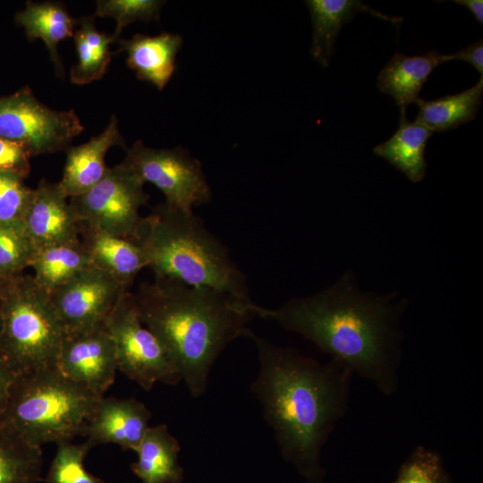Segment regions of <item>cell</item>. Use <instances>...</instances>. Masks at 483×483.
Wrapping results in <instances>:
<instances>
[{
	"label": "cell",
	"mask_w": 483,
	"mask_h": 483,
	"mask_svg": "<svg viewBox=\"0 0 483 483\" xmlns=\"http://www.w3.org/2000/svg\"><path fill=\"white\" fill-rule=\"evenodd\" d=\"M394 298L361 291L347 271L313 295L292 298L276 309L258 305V317L300 335L389 396L400 386L399 324L406 308L405 300Z\"/></svg>",
	"instance_id": "1"
},
{
	"label": "cell",
	"mask_w": 483,
	"mask_h": 483,
	"mask_svg": "<svg viewBox=\"0 0 483 483\" xmlns=\"http://www.w3.org/2000/svg\"><path fill=\"white\" fill-rule=\"evenodd\" d=\"M258 372L250 385L284 459L308 483H323L321 452L349 408L353 373L341 362L322 363L253 331Z\"/></svg>",
	"instance_id": "2"
},
{
	"label": "cell",
	"mask_w": 483,
	"mask_h": 483,
	"mask_svg": "<svg viewBox=\"0 0 483 483\" xmlns=\"http://www.w3.org/2000/svg\"><path fill=\"white\" fill-rule=\"evenodd\" d=\"M142 324L178 367L191 396L203 395L211 369L230 343L252 331L258 305L217 290L154 278L133 293Z\"/></svg>",
	"instance_id": "3"
},
{
	"label": "cell",
	"mask_w": 483,
	"mask_h": 483,
	"mask_svg": "<svg viewBox=\"0 0 483 483\" xmlns=\"http://www.w3.org/2000/svg\"><path fill=\"white\" fill-rule=\"evenodd\" d=\"M133 242L142 249L154 278L251 300L247 276L193 212L157 204L142 216Z\"/></svg>",
	"instance_id": "4"
},
{
	"label": "cell",
	"mask_w": 483,
	"mask_h": 483,
	"mask_svg": "<svg viewBox=\"0 0 483 483\" xmlns=\"http://www.w3.org/2000/svg\"><path fill=\"white\" fill-rule=\"evenodd\" d=\"M100 397L57 367L17 374L0 423L34 446L72 441Z\"/></svg>",
	"instance_id": "5"
},
{
	"label": "cell",
	"mask_w": 483,
	"mask_h": 483,
	"mask_svg": "<svg viewBox=\"0 0 483 483\" xmlns=\"http://www.w3.org/2000/svg\"><path fill=\"white\" fill-rule=\"evenodd\" d=\"M0 301V355L15 373L56 367L66 330L49 293L21 274Z\"/></svg>",
	"instance_id": "6"
},
{
	"label": "cell",
	"mask_w": 483,
	"mask_h": 483,
	"mask_svg": "<svg viewBox=\"0 0 483 483\" xmlns=\"http://www.w3.org/2000/svg\"><path fill=\"white\" fill-rule=\"evenodd\" d=\"M104 326L114 343L118 370L144 390L157 382L176 386L182 380L165 348L140 321L133 293L121 296Z\"/></svg>",
	"instance_id": "7"
},
{
	"label": "cell",
	"mask_w": 483,
	"mask_h": 483,
	"mask_svg": "<svg viewBox=\"0 0 483 483\" xmlns=\"http://www.w3.org/2000/svg\"><path fill=\"white\" fill-rule=\"evenodd\" d=\"M80 230H92L134 241L149 195L144 182L123 163L108 167L87 192L69 199Z\"/></svg>",
	"instance_id": "8"
},
{
	"label": "cell",
	"mask_w": 483,
	"mask_h": 483,
	"mask_svg": "<svg viewBox=\"0 0 483 483\" xmlns=\"http://www.w3.org/2000/svg\"><path fill=\"white\" fill-rule=\"evenodd\" d=\"M83 129L73 109L49 108L29 87L0 96V137L19 143L30 157L65 151Z\"/></svg>",
	"instance_id": "9"
},
{
	"label": "cell",
	"mask_w": 483,
	"mask_h": 483,
	"mask_svg": "<svg viewBox=\"0 0 483 483\" xmlns=\"http://www.w3.org/2000/svg\"><path fill=\"white\" fill-rule=\"evenodd\" d=\"M122 162L145 182L157 187L165 196L164 203L185 212L211 199L200 162L181 147L152 148L137 140Z\"/></svg>",
	"instance_id": "10"
},
{
	"label": "cell",
	"mask_w": 483,
	"mask_h": 483,
	"mask_svg": "<svg viewBox=\"0 0 483 483\" xmlns=\"http://www.w3.org/2000/svg\"><path fill=\"white\" fill-rule=\"evenodd\" d=\"M127 291L106 273L90 267L49 295L66 335H73L103 326Z\"/></svg>",
	"instance_id": "11"
},
{
	"label": "cell",
	"mask_w": 483,
	"mask_h": 483,
	"mask_svg": "<svg viewBox=\"0 0 483 483\" xmlns=\"http://www.w3.org/2000/svg\"><path fill=\"white\" fill-rule=\"evenodd\" d=\"M56 367L72 380L103 396L118 370L114 343L105 326L66 335Z\"/></svg>",
	"instance_id": "12"
},
{
	"label": "cell",
	"mask_w": 483,
	"mask_h": 483,
	"mask_svg": "<svg viewBox=\"0 0 483 483\" xmlns=\"http://www.w3.org/2000/svg\"><path fill=\"white\" fill-rule=\"evenodd\" d=\"M58 182L42 179L33 189L22 227L35 248L74 242L80 229Z\"/></svg>",
	"instance_id": "13"
},
{
	"label": "cell",
	"mask_w": 483,
	"mask_h": 483,
	"mask_svg": "<svg viewBox=\"0 0 483 483\" xmlns=\"http://www.w3.org/2000/svg\"><path fill=\"white\" fill-rule=\"evenodd\" d=\"M151 412L135 398H99L87 422L83 436L94 446L115 444L124 451H134L149 428Z\"/></svg>",
	"instance_id": "14"
},
{
	"label": "cell",
	"mask_w": 483,
	"mask_h": 483,
	"mask_svg": "<svg viewBox=\"0 0 483 483\" xmlns=\"http://www.w3.org/2000/svg\"><path fill=\"white\" fill-rule=\"evenodd\" d=\"M114 146L127 148L115 115L111 116L100 134L86 143L69 147L65 150V164L58 184L68 199L87 192L101 181L108 168L106 165V155Z\"/></svg>",
	"instance_id": "15"
},
{
	"label": "cell",
	"mask_w": 483,
	"mask_h": 483,
	"mask_svg": "<svg viewBox=\"0 0 483 483\" xmlns=\"http://www.w3.org/2000/svg\"><path fill=\"white\" fill-rule=\"evenodd\" d=\"M117 42L119 49L115 54H127L126 64L136 72L137 78L163 90L175 71L182 37L169 32L157 36L136 34L129 39L119 38Z\"/></svg>",
	"instance_id": "16"
},
{
	"label": "cell",
	"mask_w": 483,
	"mask_h": 483,
	"mask_svg": "<svg viewBox=\"0 0 483 483\" xmlns=\"http://www.w3.org/2000/svg\"><path fill=\"white\" fill-rule=\"evenodd\" d=\"M305 4L313 30L310 55L325 68L330 64L338 33L358 13H367L394 24L402 21L373 10L360 0H307Z\"/></svg>",
	"instance_id": "17"
},
{
	"label": "cell",
	"mask_w": 483,
	"mask_h": 483,
	"mask_svg": "<svg viewBox=\"0 0 483 483\" xmlns=\"http://www.w3.org/2000/svg\"><path fill=\"white\" fill-rule=\"evenodd\" d=\"M80 236L92 267L127 290L139 272L148 267L142 249L131 240L92 230H80Z\"/></svg>",
	"instance_id": "18"
},
{
	"label": "cell",
	"mask_w": 483,
	"mask_h": 483,
	"mask_svg": "<svg viewBox=\"0 0 483 483\" xmlns=\"http://www.w3.org/2000/svg\"><path fill=\"white\" fill-rule=\"evenodd\" d=\"M445 62V55L434 50L420 55L396 53L377 76V88L390 95L401 109L416 103L431 72Z\"/></svg>",
	"instance_id": "19"
},
{
	"label": "cell",
	"mask_w": 483,
	"mask_h": 483,
	"mask_svg": "<svg viewBox=\"0 0 483 483\" xmlns=\"http://www.w3.org/2000/svg\"><path fill=\"white\" fill-rule=\"evenodd\" d=\"M181 446L165 424L148 428L135 453L132 472L142 483H181L184 471L179 462Z\"/></svg>",
	"instance_id": "20"
},
{
	"label": "cell",
	"mask_w": 483,
	"mask_h": 483,
	"mask_svg": "<svg viewBox=\"0 0 483 483\" xmlns=\"http://www.w3.org/2000/svg\"><path fill=\"white\" fill-rule=\"evenodd\" d=\"M15 22L24 29L29 40H43L55 72L63 78L64 71L57 46L60 41L73 37L78 21L60 2L28 1L25 8L16 13Z\"/></svg>",
	"instance_id": "21"
},
{
	"label": "cell",
	"mask_w": 483,
	"mask_h": 483,
	"mask_svg": "<svg viewBox=\"0 0 483 483\" xmlns=\"http://www.w3.org/2000/svg\"><path fill=\"white\" fill-rule=\"evenodd\" d=\"M405 111L400 110L399 127L394 135L377 145L373 152L404 174L411 182H419L425 177V149L434 132L416 121H408Z\"/></svg>",
	"instance_id": "22"
},
{
	"label": "cell",
	"mask_w": 483,
	"mask_h": 483,
	"mask_svg": "<svg viewBox=\"0 0 483 483\" xmlns=\"http://www.w3.org/2000/svg\"><path fill=\"white\" fill-rule=\"evenodd\" d=\"M90 267L81 240L38 249L30 264L35 283L49 294Z\"/></svg>",
	"instance_id": "23"
},
{
	"label": "cell",
	"mask_w": 483,
	"mask_h": 483,
	"mask_svg": "<svg viewBox=\"0 0 483 483\" xmlns=\"http://www.w3.org/2000/svg\"><path fill=\"white\" fill-rule=\"evenodd\" d=\"M483 95V76L468 89L453 95L423 100L419 98L416 122L433 132L445 131L472 121L481 106Z\"/></svg>",
	"instance_id": "24"
},
{
	"label": "cell",
	"mask_w": 483,
	"mask_h": 483,
	"mask_svg": "<svg viewBox=\"0 0 483 483\" xmlns=\"http://www.w3.org/2000/svg\"><path fill=\"white\" fill-rule=\"evenodd\" d=\"M78 26L73 35L78 58L70 80L72 84L84 85L104 76L111 61L110 45L115 39L96 28L94 15L80 17Z\"/></svg>",
	"instance_id": "25"
},
{
	"label": "cell",
	"mask_w": 483,
	"mask_h": 483,
	"mask_svg": "<svg viewBox=\"0 0 483 483\" xmlns=\"http://www.w3.org/2000/svg\"><path fill=\"white\" fill-rule=\"evenodd\" d=\"M42 468L41 447L0 423V483H38Z\"/></svg>",
	"instance_id": "26"
},
{
	"label": "cell",
	"mask_w": 483,
	"mask_h": 483,
	"mask_svg": "<svg viewBox=\"0 0 483 483\" xmlns=\"http://www.w3.org/2000/svg\"><path fill=\"white\" fill-rule=\"evenodd\" d=\"M55 454L44 479L45 483H106L88 471L84 461L95 447L86 440L81 444L63 441L56 444Z\"/></svg>",
	"instance_id": "27"
},
{
	"label": "cell",
	"mask_w": 483,
	"mask_h": 483,
	"mask_svg": "<svg viewBox=\"0 0 483 483\" xmlns=\"http://www.w3.org/2000/svg\"><path fill=\"white\" fill-rule=\"evenodd\" d=\"M393 483H453L438 451L417 445L401 464Z\"/></svg>",
	"instance_id": "28"
},
{
	"label": "cell",
	"mask_w": 483,
	"mask_h": 483,
	"mask_svg": "<svg viewBox=\"0 0 483 483\" xmlns=\"http://www.w3.org/2000/svg\"><path fill=\"white\" fill-rule=\"evenodd\" d=\"M165 1L158 0H98L94 16L111 17L116 21L113 34L119 39L123 29L136 21H158Z\"/></svg>",
	"instance_id": "29"
},
{
	"label": "cell",
	"mask_w": 483,
	"mask_h": 483,
	"mask_svg": "<svg viewBox=\"0 0 483 483\" xmlns=\"http://www.w3.org/2000/svg\"><path fill=\"white\" fill-rule=\"evenodd\" d=\"M36 248L23 227L0 223V270L11 275H21L30 267Z\"/></svg>",
	"instance_id": "30"
},
{
	"label": "cell",
	"mask_w": 483,
	"mask_h": 483,
	"mask_svg": "<svg viewBox=\"0 0 483 483\" xmlns=\"http://www.w3.org/2000/svg\"><path fill=\"white\" fill-rule=\"evenodd\" d=\"M32 193L23 177L0 172V223L22 227Z\"/></svg>",
	"instance_id": "31"
},
{
	"label": "cell",
	"mask_w": 483,
	"mask_h": 483,
	"mask_svg": "<svg viewBox=\"0 0 483 483\" xmlns=\"http://www.w3.org/2000/svg\"><path fill=\"white\" fill-rule=\"evenodd\" d=\"M30 157L21 145L0 137V172L13 173L25 179L30 171Z\"/></svg>",
	"instance_id": "32"
},
{
	"label": "cell",
	"mask_w": 483,
	"mask_h": 483,
	"mask_svg": "<svg viewBox=\"0 0 483 483\" xmlns=\"http://www.w3.org/2000/svg\"><path fill=\"white\" fill-rule=\"evenodd\" d=\"M445 62L451 60L464 61L470 64L483 76V40L479 39L460 51L445 55Z\"/></svg>",
	"instance_id": "33"
},
{
	"label": "cell",
	"mask_w": 483,
	"mask_h": 483,
	"mask_svg": "<svg viewBox=\"0 0 483 483\" xmlns=\"http://www.w3.org/2000/svg\"><path fill=\"white\" fill-rule=\"evenodd\" d=\"M17 374L0 355V417L3 415L10 395L12 386Z\"/></svg>",
	"instance_id": "34"
},
{
	"label": "cell",
	"mask_w": 483,
	"mask_h": 483,
	"mask_svg": "<svg viewBox=\"0 0 483 483\" xmlns=\"http://www.w3.org/2000/svg\"><path fill=\"white\" fill-rule=\"evenodd\" d=\"M455 4L466 6L473 14L477 21L483 24V1L482 0H453Z\"/></svg>",
	"instance_id": "35"
},
{
	"label": "cell",
	"mask_w": 483,
	"mask_h": 483,
	"mask_svg": "<svg viewBox=\"0 0 483 483\" xmlns=\"http://www.w3.org/2000/svg\"><path fill=\"white\" fill-rule=\"evenodd\" d=\"M18 275H11L0 270V297L6 292Z\"/></svg>",
	"instance_id": "36"
},
{
	"label": "cell",
	"mask_w": 483,
	"mask_h": 483,
	"mask_svg": "<svg viewBox=\"0 0 483 483\" xmlns=\"http://www.w3.org/2000/svg\"><path fill=\"white\" fill-rule=\"evenodd\" d=\"M2 328V310H1V301H0V333Z\"/></svg>",
	"instance_id": "37"
}]
</instances>
